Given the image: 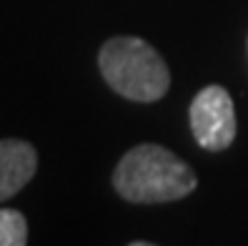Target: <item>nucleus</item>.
I'll list each match as a JSON object with an SVG mask.
<instances>
[{
    "instance_id": "1",
    "label": "nucleus",
    "mask_w": 248,
    "mask_h": 246,
    "mask_svg": "<svg viewBox=\"0 0 248 246\" xmlns=\"http://www.w3.org/2000/svg\"><path fill=\"white\" fill-rule=\"evenodd\" d=\"M113 186L130 204H166L191 194L198 186V176L173 151L143 143L118 161Z\"/></svg>"
},
{
    "instance_id": "2",
    "label": "nucleus",
    "mask_w": 248,
    "mask_h": 246,
    "mask_svg": "<svg viewBox=\"0 0 248 246\" xmlns=\"http://www.w3.org/2000/svg\"><path fill=\"white\" fill-rule=\"evenodd\" d=\"M98 66L106 83L128 100L153 103L168 93L170 73L163 55L140 38H110L98 53Z\"/></svg>"
},
{
    "instance_id": "3",
    "label": "nucleus",
    "mask_w": 248,
    "mask_h": 246,
    "mask_svg": "<svg viewBox=\"0 0 248 246\" xmlns=\"http://www.w3.org/2000/svg\"><path fill=\"white\" fill-rule=\"evenodd\" d=\"M191 131L206 151H226L236 138V111L226 88L208 85L191 103Z\"/></svg>"
},
{
    "instance_id": "4",
    "label": "nucleus",
    "mask_w": 248,
    "mask_h": 246,
    "mask_svg": "<svg viewBox=\"0 0 248 246\" xmlns=\"http://www.w3.org/2000/svg\"><path fill=\"white\" fill-rule=\"evenodd\" d=\"M38 153L28 141H0V201L13 198L35 176Z\"/></svg>"
},
{
    "instance_id": "5",
    "label": "nucleus",
    "mask_w": 248,
    "mask_h": 246,
    "mask_svg": "<svg viewBox=\"0 0 248 246\" xmlns=\"http://www.w3.org/2000/svg\"><path fill=\"white\" fill-rule=\"evenodd\" d=\"M28 241V224L20 211L0 209V246H23Z\"/></svg>"
}]
</instances>
